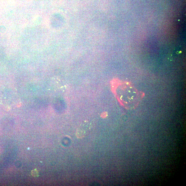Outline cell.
I'll return each instance as SVG.
<instances>
[{
  "label": "cell",
  "mask_w": 186,
  "mask_h": 186,
  "mask_svg": "<svg viewBox=\"0 0 186 186\" xmlns=\"http://www.w3.org/2000/svg\"><path fill=\"white\" fill-rule=\"evenodd\" d=\"M90 129L88 124H82L80 126L77 131V136L79 138H83L87 134Z\"/></svg>",
  "instance_id": "obj_1"
}]
</instances>
